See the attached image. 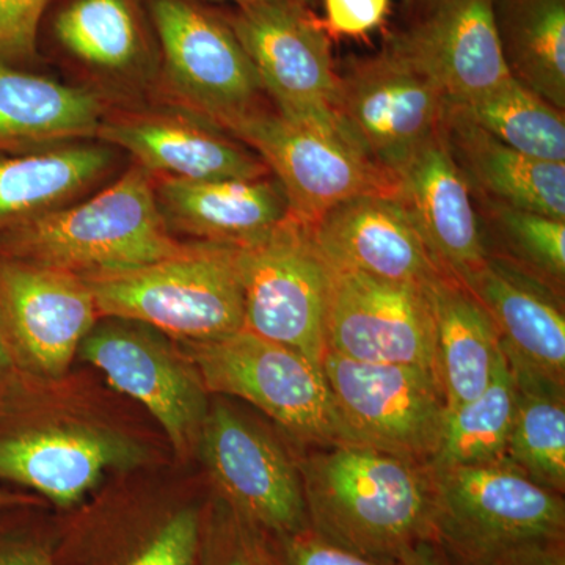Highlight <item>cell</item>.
<instances>
[{
    "label": "cell",
    "mask_w": 565,
    "mask_h": 565,
    "mask_svg": "<svg viewBox=\"0 0 565 565\" xmlns=\"http://www.w3.org/2000/svg\"><path fill=\"white\" fill-rule=\"evenodd\" d=\"M297 465L308 526L326 541L393 563L433 541V489L423 465L363 445L327 446Z\"/></svg>",
    "instance_id": "6da1fadb"
},
{
    "label": "cell",
    "mask_w": 565,
    "mask_h": 565,
    "mask_svg": "<svg viewBox=\"0 0 565 565\" xmlns=\"http://www.w3.org/2000/svg\"><path fill=\"white\" fill-rule=\"evenodd\" d=\"M169 232L150 172L134 167L88 202L0 232V256L79 275L118 273L182 250Z\"/></svg>",
    "instance_id": "7a4b0ae2"
},
{
    "label": "cell",
    "mask_w": 565,
    "mask_h": 565,
    "mask_svg": "<svg viewBox=\"0 0 565 565\" xmlns=\"http://www.w3.org/2000/svg\"><path fill=\"white\" fill-rule=\"evenodd\" d=\"M82 278L104 318L145 323L185 343L244 329L239 245L196 241L136 269Z\"/></svg>",
    "instance_id": "3957f363"
},
{
    "label": "cell",
    "mask_w": 565,
    "mask_h": 565,
    "mask_svg": "<svg viewBox=\"0 0 565 565\" xmlns=\"http://www.w3.org/2000/svg\"><path fill=\"white\" fill-rule=\"evenodd\" d=\"M427 473L433 542L452 565H479L525 542L565 537L563 494L508 462Z\"/></svg>",
    "instance_id": "277c9868"
},
{
    "label": "cell",
    "mask_w": 565,
    "mask_h": 565,
    "mask_svg": "<svg viewBox=\"0 0 565 565\" xmlns=\"http://www.w3.org/2000/svg\"><path fill=\"white\" fill-rule=\"evenodd\" d=\"M185 345L207 392L247 401L300 444L352 445L322 367L302 353L245 329Z\"/></svg>",
    "instance_id": "5b68a950"
},
{
    "label": "cell",
    "mask_w": 565,
    "mask_h": 565,
    "mask_svg": "<svg viewBox=\"0 0 565 565\" xmlns=\"http://www.w3.org/2000/svg\"><path fill=\"white\" fill-rule=\"evenodd\" d=\"M244 329L322 367L333 270L310 226L289 214L262 239L239 245Z\"/></svg>",
    "instance_id": "8992f818"
},
{
    "label": "cell",
    "mask_w": 565,
    "mask_h": 565,
    "mask_svg": "<svg viewBox=\"0 0 565 565\" xmlns=\"http://www.w3.org/2000/svg\"><path fill=\"white\" fill-rule=\"evenodd\" d=\"M445 111L440 88L388 46L337 73L334 117L341 136L390 177L440 131Z\"/></svg>",
    "instance_id": "52a82bcc"
},
{
    "label": "cell",
    "mask_w": 565,
    "mask_h": 565,
    "mask_svg": "<svg viewBox=\"0 0 565 565\" xmlns=\"http://www.w3.org/2000/svg\"><path fill=\"white\" fill-rule=\"evenodd\" d=\"M322 371L352 445L370 446L423 467L430 462L448 412L434 371L355 362L329 351Z\"/></svg>",
    "instance_id": "ba28073f"
},
{
    "label": "cell",
    "mask_w": 565,
    "mask_h": 565,
    "mask_svg": "<svg viewBox=\"0 0 565 565\" xmlns=\"http://www.w3.org/2000/svg\"><path fill=\"white\" fill-rule=\"evenodd\" d=\"M214 126L232 134L266 163L281 185L289 212L313 225L337 204L364 193H393L394 178L351 145L255 106Z\"/></svg>",
    "instance_id": "9c48e42d"
},
{
    "label": "cell",
    "mask_w": 565,
    "mask_h": 565,
    "mask_svg": "<svg viewBox=\"0 0 565 565\" xmlns=\"http://www.w3.org/2000/svg\"><path fill=\"white\" fill-rule=\"evenodd\" d=\"M228 24L278 114L345 141L334 117L337 71L330 40L311 7L291 0L244 7Z\"/></svg>",
    "instance_id": "30bf717a"
},
{
    "label": "cell",
    "mask_w": 565,
    "mask_h": 565,
    "mask_svg": "<svg viewBox=\"0 0 565 565\" xmlns=\"http://www.w3.org/2000/svg\"><path fill=\"white\" fill-rule=\"evenodd\" d=\"M82 359L109 384L145 405L169 435L178 455L199 448L210 405L202 379L158 330L126 319L96 322L79 345Z\"/></svg>",
    "instance_id": "8fae6325"
},
{
    "label": "cell",
    "mask_w": 565,
    "mask_h": 565,
    "mask_svg": "<svg viewBox=\"0 0 565 565\" xmlns=\"http://www.w3.org/2000/svg\"><path fill=\"white\" fill-rule=\"evenodd\" d=\"M199 449L234 514L274 539L308 527L299 465L258 424L215 404Z\"/></svg>",
    "instance_id": "7c38bea8"
},
{
    "label": "cell",
    "mask_w": 565,
    "mask_h": 565,
    "mask_svg": "<svg viewBox=\"0 0 565 565\" xmlns=\"http://www.w3.org/2000/svg\"><path fill=\"white\" fill-rule=\"evenodd\" d=\"M327 351L355 362L405 364L435 373L434 315L427 288L333 270Z\"/></svg>",
    "instance_id": "4fadbf2b"
},
{
    "label": "cell",
    "mask_w": 565,
    "mask_h": 565,
    "mask_svg": "<svg viewBox=\"0 0 565 565\" xmlns=\"http://www.w3.org/2000/svg\"><path fill=\"white\" fill-rule=\"evenodd\" d=\"M151 17L170 81L204 121L258 106L262 81L228 22L191 0H152Z\"/></svg>",
    "instance_id": "5bb4252c"
},
{
    "label": "cell",
    "mask_w": 565,
    "mask_h": 565,
    "mask_svg": "<svg viewBox=\"0 0 565 565\" xmlns=\"http://www.w3.org/2000/svg\"><path fill=\"white\" fill-rule=\"evenodd\" d=\"M0 316L24 373L61 375L98 322L79 275L0 256Z\"/></svg>",
    "instance_id": "9a60e30c"
},
{
    "label": "cell",
    "mask_w": 565,
    "mask_h": 565,
    "mask_svg": "<svg viewBox=\"0 0 565 565\" xmlns=\"http://www.w3.org/2000/svg\"><path fill=\"white\" fill-rule=\"evenodd\" d=\"M310 226L332 270L429 288L444 277L403 203L393 193H364L337 204Z\"/></svg>",
    "instance_id": "2e32d148"
},
{
    "label": "cell",
    "mask_w": 565,
    "mask_h": 565,
    "mask_svg": "<svg viewBox=\"0 0 565 565\" xmlns=\"http://www.w3.org/2000/svg\"><path fill=\"white\" fill-rule=\"evenodd\" d=\"M386 46L426 74L449 104L470 102L512 77L492 0H444Z\"/></svg>",
    "instance_id": "e0dca14e"
},
{
    "label": "cell",
    "mask_w": 565,
    "mask_h": 565,
    "mask_svg": "<svg viewBox=\"0 0 565 565\" xmlns=\"http://www.w3.org/2000/svg\"><path fill=\"white\" fill-rule=\"evenodd\" d=\"M397 196L435 264L462 281L489 256L470 185L452 158L444 126L394 174Z\"/></svg>",
    "instance_id": "ac0fdd59"
},
{
    "label": "cell",
    "mask_w": 565,
    "mask_h": 565,
    "mask_svg": "<svg viewBox=\"0 0 565 565\" xmlns=\"http://www.w3.org/2000/svg\"><path fill=\"white\" fill-rule=\"evenodd\" d=\"M0 429V479L29 487L57 504L79 501L109 468L141 462L128 438L82 426Z\"/></svg>",
    "instance_id": "d6986e66"
},
{
    "label": "cell",
    "mask_w": 565,
    "mask_h": 565,
    "mask_svg": "<svg viewBox=\"0 0 565 565\" xmlns=\"http://www.w3.org/2000/svg\"><path fill=\"white\" fill-rule=\"evenodd\" d=\"M460 282L492 318L504 355L565 382L563 294L494 253Z\"/></svg>",
    "instance_id": "ffe728a7"
},
{
    "label": "cell",
    "mask_w": 565,
    "mask_h": 565,
    "mask_svg": "<svg viewBox=\"0 0 565 565\" xmlns=\"http://www.w3.org/2000/svg\"><path fill=\"white\" fill-rule=\"evenodd\" d=\"M204 122L166 117L104 121L98 136L131 152L147 172L178 180H259L269 177L258 154Z\"/></svg>",
    "instance_id": "44dd1931"
},
{
    "label": "cell",
    "mask_w": 565,
    "mask_h": 565,
    "mask_svg": "<svg viewBox=\"0 0 565 565\" xmlns=\"http://www.w3.org/2000/svg\"><path fill=\"white\" fill-rule=\"evenodd\" d=\"M166 225L199 241L248 245L291 212L277 180L191 181L163 178L154 188Z\"/></svg>",
    "instance_id": "7402d4cb"
},
{
    "label": "cell",
    "mask_w": 565,
    "mask_h": 565,
    "mask_svg": "<svg viewBox=\"0 0 565 565\" xmlns=\"http://www.w3.org/2000/svg\"><path fill=\"white\" fill-rule=\"evenodd\" d=\"M444 131L475 196L565 221V162L530 158L448 110Z\"/></svg>",
    "instance_id": "603a6c76"
},
{
    "label": "cell",
    "mask_w": 565,
    "mask_h": 565,
    "mask_svg": "<svg viewBox=\"0 0 565 565\" xmlns=\"http://www.w3.org/2000/svg\"><path fill=\"white\" fill-rule=\"evenodd\" d=\"M95 93L0 62V154H28L57 141L98 136Z\"/></svg>",
    "instance_id": "cb8c5ba5"
},
{
    "label": "cell",
    "mask_w": 565,
    "mask_h": 565,
    "mask_svg": "<svg viewBox=\"0 0 565 565\" xmlns=\"http://www.w3.org/2000/svg\"><path fill=\"white\" fill-rule=\"evenodd\" d=\"M433 305L435 373L448 411L476 399L500 363L497 327L478 299L456 278L444 277L427 288Z\"/></svg>",
    "instance_id": "d4e9b609"
},
{
    "label": "cell",
    "mask_w": 565,
    "mask_h": 565,
    "mask_svg": "<svg viewBox=\"0 0 565 565\" xmlns=\"http://www.w3.org/2000/svg\"><path fill=\"white\" fill-rule=\"evenodd\" d=\"M504 359L515 388L514 422L505 462L535 484L564 494L565 382L512 356Z\"/></svg>",
    "instance_id": "484cf974"
},
{
    "label": "cell",
    "mask_w": 565,
    "mask_h": 565,
    "mask_svg": "<svg viewBox=\"0 0 565 565\" xmlns=\"http://www.w3.org/2000/svg\"><path fill=\"white\" fill-rule=\"evenodd\" d=\"M110 163L109 151L87 145L0 154V232L62 207L98 180Z\"/></svg>",
    "instance_id": "4316f807"
},
{
    "label": "cell",
    "mask_w": 565,
    "mask_h": 565,
    "mask_svg": "<svg viewBox=\"0 0 565 565\" xmlns=\"http://www.w3.org/2000/svg\"><path fill=\"white\" fill-rule=\"evenodd\" d=\"M509 74L565 110V0H492Z\"/></svg>",
    "instance_id": "83f0119b"
},
{
    "label": "cell",
    "mask_w": 565,
    "mask_h": 565,
    "mask_svg": "<svg viewBox=\"0 0 565 565\" xmlns=\"http://www.w3.org/2000/svg\"><path fill=\"white\" fill-rule=\"evenodd\" d=\"M446 110L530 158L565 162V110L514 77L470 102L446 103Z\"/></svg>",
    "instance_id": "f1b7e54d"
},
{
    "label": "cell",
    "mask_w": 565,
    "mask_h": 565,
    "mask_svg": "<svg viewBox=\"0 0 565 565\" xmlns=\"http://www.w3.org/2000/svg\"><path fill=\"white\" fill-rule=\"evenodd\" d=\"M514 411V379L501 355L484 392L470 403L446 412L440 445L426 465L427 470L505 462Z\"/></svg>",
    "instance_id": "f546056e"
},
{
    "label": "cell",
    "mask_w": 565,
    "mask_h": 565,
    "mask_svg": "<svg viewBox=\"0 0 565 565\" xmlns=\"http://www.w3.org/2000/svg\"><path fill=\"white\" fill-rule=\"evenodd\" d=\"M473 200L489 252L498 245L500 252H492L494 255L503 256L564 294L565 221L482 196L473 195Z\"/></svg>",
    "instance_id": "4dcf8cb0"
},
{
    "label": "cell",
    "mask_w": 565,
    "mask_h": 565,
    "mask_svg": "<svg viewBox=\"0 0 565 565\" xmlns=\"http://www.w3.org/2000/svg\"><path fill=\"white\" fill-rule=\"evenodd\" d=\"M54 32L70 54L103 70L129 68L143 46L129 0H73L55 18Z\"/></svg>",
    "instance_id": "1f68e13d"
},
{
    "label": "cell",
    "mask_w": 565,
    "mask_h": 565,
    "mask_svg": "<svg viewBox=\"0 0 565 565\" xmlns=\"http://www.w3.org/2000/svg\"><path fill=\"white\" fill-rule=\"evenodd\" d=\"M204 565H281L267 534L239 515L225 516L211 535Z\"/></svg>",
    "instance_id": "d6a6232c"
},
{
    "label": "cell",
    "mask_w": 565,
    "mask_h": 565,
    "mask_svg": "<svg viewBox=\"0 0 565 565\" xmlns=\"http://www.w3.org/2000/svg\"><path fill=\"white\" fill-rule=\"evenodd\" d=\"M202 522L195 509L173 515L128 565H195Z\"/></svg>",
    "instance_id": "836d02e7"
},
{
    "label": "cell",
    "mask_w": 565,
    "mask_h": 565,
    "mask_svg": "<svg viewBox=\"0 0 565 565\" xmlns=\"http://www.w3.org/2000/svg\"><path fill=\"white\" fill-rule=\"evenodd\" d=\"M50 0H0V62L20 66L36 55V36Z\"/></svg>",
    "instance_id": "e575fe53"
},
{
    "label": "cell",
    "mask_w": 565,
    "mask_h": 565,
    "mask_svg": "<svg viewBox=\"0 0 565 565\" xmlns=\"http://www.w3.org/2000/svg\"><path fill=\"white\" fill-rule=\"evenodd\" d=\"M281 565H401L393 561L373 559L349 552L326 541L310 526L289 535L275 539Z\"/></svg>",
    "instance_id": "d590c367"
},
{
    "label": "cell",
    "mask_w": 565,
    "mask_h": 565,
    "mask_svg": "<svg viewBox=\"0 0 565 565\" xmlns=\"http://www.w3.org/2000/svg\"><path fill=\"white\" fill-rule=\"evenodd\" d=\"M392 0H323L326 28L334 35L359 36L375 31L388 14Z\"/></svg>",
    "instance_id": "8d00e7d4"
},
{
    "label": "cell",
    "mask_w": 565,
    "mask_h": 565,
    "mask_svg": "<svg viewBox=\"0 0 565 565\" xmlns=\"http://www.w3.org/2000/svg\"><path fill=\"white\" fill-rule=\"evenodd\" d=\"M565 537L537 539L505 550L479 565H565Z\"/></svg>",
    "instance_id": "74e56055"
},
{
    "label": "cell",
    "mask_w": 565,
    "mask_h": 565,
    "mask_svg": "<svg viewBox=\"0 0 565 565\" xmlns=\"http://www.w3.org/2000/svg\"><path fill=\"white\" fill-rule=\"evenodd\" d=\"M24 373L18 362L17 353L10 343L9 333L0 316V418L13 407V396L20 384V374Z\"/></svg>",
    "instance_id": "f35d334b"
},
{
    "label": "cell",
    "mask_w": 565,
    "mask_h": 565,
    "mask_svg": "<svg viewBox=\"0 0 565 565\" xmlns=\"http://www.w3.org/2000/svg\"><path fill=\"white\" fill-rule=\"evenodd\" d=\"M0 565H55L41 546L13 535H0Z\"/></svg>",
    "instance_id": "ab89813d"
},
{
    "label": "cell",
    "mask_w": 565,
    "mask_h": 565,
    "mask_svg": "<svg viewBox=\"0 0 565 565\" xmlns=\"http://www.w3.org/2000/svg\"><path fill=\"white\" fill-rule=\"evenodd\" d=\"M401 565H452L433 541L419 542L399 561Z\"/></svg>",
    "instance_id": "60d3db41"
},
{
    "label": "cell",
    "mask_w": 565,
    "mask_h": 565,
    "mask_svg": "<svg viewBox=\"0 0 565 565\" xmlns=\"http://www.w3.org/2000/svg\"><path fill=\"white\" fill-rule=\"evenodd\" d=\"M440 2H444V0H404V6L416 18H422Z\"/></svg>",
    "instance_id": "b9f144b4"
},
{
    "label": "cell",
    "mask_w": 565,
    "mask_h": 565,
    "mask_svg": "<svg viewBox=\"0 0 565 565\" xmlns=\"http://www.w3.org/2000/svg\"><path fill=\"white\" fill-rule=\"evenodd\" d=\"M225 2L236 3L237 9H244V7L262 6V3L270 2H286V0H225ZM291 2L307 3L311 7L313 0H291Z\"/></svg>",
    "instance_id": "7bdbcfd3"
},
{
    "label": "cell",
    "mask_w": 565,
    "mask_h": 565,
    "mask_svg": "<svg viewBox=\"0 0 565 565\" xmlns=\"http://www.w3.org/2000/svg\"><path fill=\"white\" fill-rule=\"evenodd\" d=\"M17 503L14 497H11L9 493L0 492V511L2 509L9 508V505Z\"/></svg>",
    "instance_id": "ee69618b"
}]
</instances>
